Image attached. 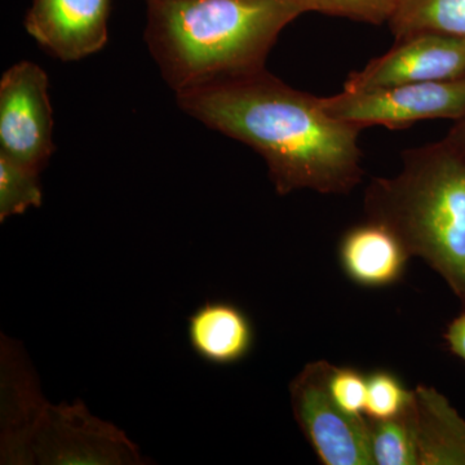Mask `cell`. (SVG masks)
<instances>
[{
	"mask_svg": "<svg viewBox=\"0 0 465 465\" xmlns=\"http://www.w3.org/2000/svg\"><path fill=\"white\" fill-rule=\"evenodd\" d=\"M176 99L186 114L262 155L278 194H348L362 182V130L266 69L180 92Z\"/></svg>",
	"mask_w": 465,
	"mask_h": 465,
	"instance_id": "6da1fadb",
	"label": "cell"
},
{
	"mask_svg": "<svg viewBox=\"0 0 465 465\" xmlns=\"http://www.w3.org/2000/svg\"><path fill=\"white\" fill-rule=\"evenodd\" d=\"M145 41L177 94L265 69L302 0H145Z\"/></svg>",
	"mask_w": 465,
	"mask_h": 465,
	"instance_id": "7a4b0ae2",
	"label": "cell"
},
{
	"mask_svg": "<svg viewBox=\"0 0 465 465\" xmlns=\"http://www.w3.org/2000/svg\"><path fill=\"white\" fill-rule=\"evenodd\" d=\"M402 170L374 177L366 188L367 219L399 235L445 280L465 309V143L449 133L440 142L403 150Z\"/></svg>",
	"mask_w": 465,
	"mask_h": 465,
	"instance_id": "3957f363",
	"label": "cell"
},
{
	"mask_svg": "<svg viewBox=\"0 0 465 465\" xmlns=\"http://www.w3.org/2000/svg\"><path fill=\"white\" fill-rule=\"evenodd\" d=\"M14 345L3 342L2 402L21 412H3V464H139L136 446L112 424L94 418L82 402L51 406L35 379L20 367ZM23 362V361H21Z\"/></svg>",
	"mask_w": 465,
	"mask_h": 465,
	"instance_id": "277c9868",
	"label": "cell"
},
{
	"mask_svg": "<svg viewBox=\"0 0 465 465\" xmlns=\"http://www.w3.org/2000/svg\"><path fill=\"white\" fill-rule=\"evenodd\" d=\"M327 361L308 363L290 384L291 406L300 430L324 465H374L370 421L351 415L329 390Z\"/></svg>",
	"mask_w": 465,
	"mask_h": 465,
	"instance_id": "5b68a950",
	"label": "cell"
},
{
	"mask_svg": "<svg viewBox=\"0 0 465 465\" xmlns=\"http://www.w3.org/2000/svg\"><path fill=\"white\" fill-rule=\"evenodd\" d=\"M321 100L330 115L361 130L374 125L401 130L432 119L460 121L465 116V76L375 90H342Z\"/></svg>",
	"mask_w": 465,
	"mask_h": 465,
	"instance_id": "8992f818",
	"label": "cell"
},
{
	"mask_svg": "<svg viewBox=\"0 0 465 465\" xmlns=\"http://www.w3.org/2000/svg\"><path fill=\"white\" fill-rule=\"evenodd\" d=\"M48 75L32 61L9 67L0 81V154L41 173L54 143Z\"/></svg>",
	"mask_w": 465,
	"mask_h": 465,
	"instance_id": "52a82bcc",
	"label": "cell"
},
{
	"mask_svg": "<svg viewBox=\"0 0 465 465\" xmlns=\"http://www.w3.org/2000/svg\"><path fill=\"white\" fill-rule=\"evenodd\" d=\"M465 76V39L420 32L396 39L387 54L351 73L342 90H375L407 84L451 81Z\"/></svg>",
	"mask_w": 465,
	"mask_h": 465,
	"instance_id": "ba28073f",
	"label": "cell"
},
{
	"mask_svg": "<svg viewBox=\"0 0 465 465\" xmlns=\"http://www.w3.org/2000/svg\"><path fill=\"white\" fill-rule=\"evenodd\" d=\"M110 0H33L25 29L61 61H78L105 47Z\"/></svg>",
	"mask_w": 465,
	"mask_h": 465,
	"instance_id": "9c48e42d",
	"label": "cell"
},
{
	"mask_svg": "<svg viewBox=\"0 0 465 465\" xmlns=\"http://www.w3.org/2000/svg\"><path fill=\"white\" fill-rule=\"evenodd\" d=\"M338 256L348 280L365 289L399 283L411 258L396 232L371 219L342 234Z\"/></svg>",
	"mask_w": 465,
	"mask_h": 465,
	"instance_id": "30bf717a",
	"label": "cell"
},
{
	"mask_svg": "<svg viewBox=\"0 0 465 465\" xmlns=\"http://www.w3.org/2000/svg\"><path fill=\"white\" fill-rule=\"evenodd\" d=\"M189 344L210 365H237L252 353L256 331L241 307L226 300H207L188 318Z\"/></svg>",
	"mask_w": 465,
	"mask_h": 465,
	"instance_id": "8fae6325",
	"label": "cell"
},
{
	"mask_svg": "<svg viewBox=\"0 0 465 465\" xmlns=\"http://www.w3.org/2000/svg\"><path fill=\"white\" fill-rule=\"evenodd\" d=\"M406 414L414 432L418 465H465V420L443 394L419 385Z\"/></svg>",
	"mask_w": 465,
	"mask_h": 465,
	"instance_id": "7c38bea8",
	"label": "cell"
},
{
	"mask_svg": "<svg viewBox=\"0 0 465 465\" xmlns=\"http://www.w3.org/2000/svg\"><path fill=\"white\" fill-rule=\"evenodd\" d=\"M388 25L396 39L420 32L465 39V0H400Z\"/></svg>",
	"mask_w": 465,
	"mask_h": 465,
	"instance_id": "4fadbf2b",
	"label": "cell"
},
{
	"mask_svg": "<svg viewBox=\"0 0 465 465\" xmlns=\"http://www.w3.org/2000/svg\"><path fill=\"white\" fill-rule=\"evenodd\" d=\"M42 201L39 173L0 154V222L41 207Z\"/></svg>",
	"mask_w": 465,
	"mask_h": 465,
	"instance_id": "5bb4252c",
	"label": "cell"
},
{
	"mask_svg": "<svg viewBox=\"0 0 465 465\" xmlns=\"http://www.w3.org/2000/svg\"><path fill=\"white\" fill-rule=\"evenodd\" d=\"M369 421L374 464L418 465L414 432L406 410L390 420Z\"/></svg>",
	"mask_w": 465,
	"mask_h": 465,
	"instance_id": "9a60e30c",
	"label": "cell"
},
{
	"mask_svg": "<svg viewBox=\"0 0 465 465\" xmlns=\"http://www.w3.org/2000/svg\"><path fill=\"white\" fill-rule=\"evenodd\" d=\"M412 391L407 390L399 376L387 370L367 375L365 416L371 421L390 420L405 411Z\"/></svg>",
	"mask_w": 465,
	"mask_h": 465,
	"instance_id": "2e32d148",
	"label": "cell"
},
{
	"mask_svg": "<svg viewBox=\"0 0 465 465\" xmlns=\"http://www.w3.org/2000/svg\"><path fill=\"white\" fill-rule=\"evenodd\" d=\"M309 12L382 25L390 23L400 0H302Z\"/></svg>",
	"mask_w": 465,
	"mask_h": 465,
	"instance_id": "e0dca14e",
	"label": "cell"
},
{
	"mask_svg": "<svg viewBox=\"0 0 465 465\" xmlns=\"http://www.w3.org/2000/svg\"><path fill=\"white\" fill-rule=\"evenodd\" d=\"M329 390L333 401L351 415L365 416L367 375L353 367L332 366Z\"/></svg>",
	"mask_w": 465,
	"mask_h": 465,
	"instance_id": "ac0fdd59",
	"label": "cell"
},
{
	"mask_svg": "<svg viewBox=\"0 0 465 465\" xmlns=\"http://www.w3.org/2000/svg\"><path fill=\"white\" fill-rule=\"evenodd\" d=\"M443 341L449 351L465 362V309L448 324Z\"/></svg>",
	"mask_w": 465,
	"mask_h": 465,
	"instance_id": "d6986e66",
	"label": "cell"
},
{
	"mask_svg": "<svg viewBox=\"0 0 465 465\" xmlns=\"http://www.w3.org/2000/svg\"><path fill=\"white\" fill-rule=\"evenodd\" d=\"M450 133L454 134L458 139H460L465 143V116L460 121H457V124L454 125V128Z\"/></svg>",
	"mask_w": 465,
	"mask_h": 465,
	"instance_id": "ffe728a7",
	"label": "cell"
}]
</instances>
